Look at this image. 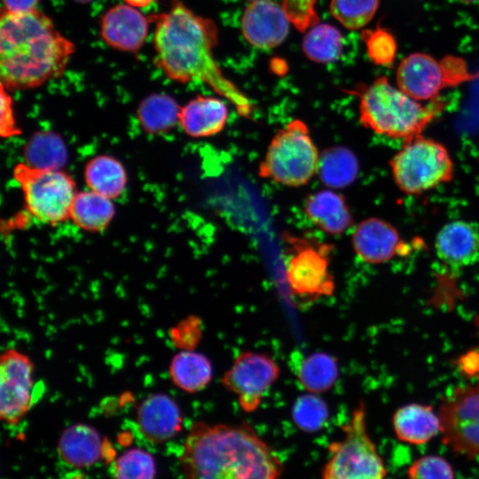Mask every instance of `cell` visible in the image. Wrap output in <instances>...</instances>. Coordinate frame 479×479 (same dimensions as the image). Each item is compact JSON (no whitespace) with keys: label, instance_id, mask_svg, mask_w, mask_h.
I'll use <instances>...</instances> for the list:
<instances>
[{"label":"cell","instance_id":"6da1fadb","mask_svg":"<svg viewBox=\"0 0 479 479\" xmlns=\"http://www.w3.org/2000/svg\"><path fill=\"white\" fill-rule=\"evenodd\" d=\"M153 64L169 79L200 82L228 100L239 115L252 119V101L221 70L214 57L218 27L214 20L195 13L181 0L151 18Z\"/></svg>","mask_w":479,"mask_h":479},{"label":"cell","instance_id":"7a4b0ae2","mask_svg":"<svg viewBox=\"0 0 479 479\" xmlns=\"http://www.w3.org/2000/svg\"><path fill=\"white\" fill-rule=\"evenodd\" d=\"M185 479H280L279 455L247 422H194L180 455Z\"/></svg>","mask_w":479,"mask_h":479},{"label":"cell","instance_id":"3957f363","mask_svg":"<svg viewBox=\"0 0 479 479\" xmlns=\"http://www.w3.org/2000/svg\"><path fill=\"white\" fill-rule=\"evenodd\" d=\"M75 51L43 12L1 11L0 77L8 90L35 89L60 77Z\"/></svg>","mask_w":479,"mask_h":479},{"label":"cell","instance_id":"277c9868","mask_svg":"<svg viewBox=\"0 0 479 479\" xmlns=\"http://www.w3.org/2000/svg\"><path fill=\"white\" fill-rule=\"evenodd\" d=\"M353 92L359 98V121L365 128L404 142L421 135L445 106L439 98L422 104L392 85L386 76Z\"/></svg>","mask_w":479,"mask_h":479},{"label":"cell","instance_id":"5b68a950","mask_svg":"<svg viewBox=\"0 0 479 479\" xmlns=\"http://www.w3.org/2000/svg\"><path fill=\"white\" fill-rule=\"evenodd\" d=\"M319 157L309 127L294 119L271 138L258 166V175L279 185L300 187L317 174Z\"/></svg>","mask_w":479,"mask_h":479},{"label":"cell","instance_id":"8992f818","mask_svg":"<svg viewBox=\"0 0 479 479\" xmlns=\"http://www.w3.org/2000/svg\"><path fill=\"white\" fill-rule=\"evenodd\" d=\"M343 437L328 446V459L321 479H384L383 460L366 428V409L363 401L342 426Z\"/></svg>","mask_w":479,"mask_h":479},{"label":"cell","instance_id":"52a82bcc","mask_svg":"<svg viewBox=\"0 0 479 479\" xmlns=\"http://www.w3.org/2000/svg\"><path fill=\"white\" fill-rule=\"evenodd\" d=\"M389 166L397 187L410 195L420 194L453 178V162L447 148L422 135L404 142Z\"/></svg>","mask_w":479,"mask_h":479},{"label":"cell","instance_id":"ba28073f","mask_svg":"<svg viewBox=\"0 0 479 479\" xmlns=\"http://www.w3.org/2000/svg\"><path fill=\"white\" fill-rule=\"evenodd\" d=\"M13 177L22 190L26 208L34 218L51 225L70 218L77 192L75 181L66 172L19 163L13 169Z\"/></svg>","mask_w":479,"mask_h":479},{"label":"cell","instance_id":"9c48e42d","mask_svg":"<svg viewBox=\"0 0 479 479\" xmlns=\"http://www.w3.org/2000/svg\"><path fill=\"white\" fill-rule=\"evenodd\" d=\"M476 76L461 58L448 56L437 60L427 53L413 52L400 61L396 81L397 87L412 98L428 102L438 98L443 90Z\"/></svg>","mask_w":479,"mask_h":479},{"label":"cell","instance_id":"30bf717a","mask_svg":"<svg viewBox=\"0 0 479 479\" xmlns=\"http://www.w3.org/2000/svg\"><path fill=\"white\" fill-rule=\"evenodd\" d=\"M292 255L286 265L285 276L291 294L306 302L332 296L334 277L330 271L332 246L314 243L289 236Z\"/></svg>","mask_w":479,"mask_h":479},{"label":"cell","instance_id":"8fae6325","mask_svg":"<svg viewBox=\"0 0 479 479\" xmlns=\"http://www.w3.org/2000/svg\"><path fill=\"white\" fill-rule=\"evenodd\" d=\"M443 443L467 458H479V382L455 389L438 412Z\"/></svg>","mask_w":479,"mask_h":479},{"label":"cell","instance_id":"7c38bea8","mask_svg":"<svg viewBox=\"0 0 479 479\" xmlns=\"http://www.w3.org/2000/svg\"><path fill=\"white\" fill-rule=\"evenodd\" d=\"M280 373L279 365L271 356L247 350L235 357L221 383L236 397L243 412L252 413L259 409Z\"/></svg>","mask_w":479,"mask_h":479},{"label":"cell","instance_id":"4fadbf2b","mask_svg":"<svg viewBox=\"0 0 479 479\" xmlns=\"http://www.w3.org/2000/svg\"><path fill=\"white\" fill-rule=\"evenodd\" d=\"M34 364L25 354L9 349L0 357V417L19 423L33 404Z\"/></svg>","mask_w":479,"mask_h":479},{"label":"cell","instance_id":"5bb4252c","mask_svg":"<svg viewBox=\"0 0 479 479\" xmlns=\"http://www.w3.org/2000/svg\"><path fill=\"white\" fill-rule=\"evenodd\" d=\"M152 20L125 3L109 7L100 17L99 35L114 50L137 53L144 46Z\"/></svg>","mask_w":479,"mask_h":479},{"label":"cell","instance_id":"9a60e30c","mask_svg":"<svg viewBox=\"0 0 479 479\" xmlns=\"http://www.w3.org/2000/svg\"><path fill=\"white\" fill-rule=\"evenodd\" d=\"M351 244L356 255L371 264L387 263L408 250L397 229L378 217L359 222L352 232Z\"/></svg>","mask_w":479,"mask_h":479},{"label":"cell","instance_id":"2e32d148","mask_svg":"<svg viewBox=\"0 0 479 479\" xmlns=\"http://www.w3.org/2000/svg\"><path fill=\"white\" fill-rule=\"evenodd\" d=\"M291 21L284 10L272 0H258L249 4L241 18L245 39L259 49H272L288 35Z\"/></svg>","mask_w":479,"mask_h":479},{"label":"cell","instance_id":"e0dca14e","mask_svg":"<svg viewBox=\"0 0 479 479\" xmlns=\"http://www.w3.org/2000/svg\"><path fill=\"white\" fill-rule=\"evenodd\" d=\"M437 257L448 267L459 270L479 261V225L464 220L444 225L435 240Z\"/></svg>","mask_w":479,"mask_h":479},{"label":"cell","instance_id":"ac0fdd59","mask_svg":"<svg viewBox=\"0 0 479 479\" xmlns=\"http://www.w3.org/2000/svg\"><path fill=\"white\" fill-rule=\"evenodd\" d=\"M137 422L141 434L148 441L162 444L181 431L183 417L174 399L158 393L141 402L137 411Z\"/></svg>","mask_w":479,"mask_h":479},{"label":"cell","instance_id":"d6986e66","mask_svg":"<svg viewBox=\"0 0 479 479\" xmlns=\"http://www.w3.org/2000/svg\"><path fill=\"white\" fill-rule=\"evenodd\" d=\"M229 108L225 101L211 96H197L181 107L179 125L189 137H209L225 128Z\"/></svg>","mask_w":479,"mask_h":479},{"label":"cell","instance_id":"ffe728a7","mask_svg":"<svg viewBox=\"0 0 479 479\" xmlns=\"http://www.w3.org/2000/svg\"><path fill=\"white\" fill-rule=\"evenodd\" d=\"M303 210L316 227L331 236L344 233L353 224V216L344 196L334 189L310 194Z\"/></svg>","mask_w":479,"mask_h":479},{"label":"cell","instance_id":"44dd1931","mask_svg":"<svg viewBox=\"0 0 479 479\" xmlns=\"http://www.w3.org/2000/svg\"><path fill=\"white\" fill-rule=\"evenodd\" d=\"M392 424L398 440L411 444H423L441 432L438 413L432 406L408 404L398 408L393 415Z\"/></svg>","mask_w":479,"mask_h":479},{"label":"cell","instance_id":"7402d4cb","mask_svg":"<svg viewBox=\"0 0 479 479\" xmlns=\"http://www.w3.org/2000/svg\"><path fill=\"white\" fill-rule=\"evenodd\" d=\"M60 458L76 468L94 465L100 458L102 441L98 433L90 426L75 424L67 428L58 442Z\"/></svg>","mask_w":479,"mask_h":479},{"label":"cell","instance_id":"603a6c76","mask_svg":"<svg viewBox=\"0 0 479 479\" xmlns=\"http://www.w3.org/2000/svg\"><path fill=\"white\" fill-rule=\"evenodd\" d=\"M172 382L181 390L194 394L205 389L213 378L209 358L193 349H184L176 354L169 365Z\"/></svg>","mask_w":479,"mask_h":479},{"label":"cell","instance_id":"cb8c5ba5","mask_svg":"<svg viewBox=\"0 0 479 479\" xmlns=\"http://www.w3.org/2000/svg\"><path fill=\"white\" fill-rule=\"evenodd\" d=\"M84 180L89 190L114 200L123 193L127 185V173L116 158L98 155L86 163Z\"/></svg>","mask_w":479,"mask_h":479},{"label":"cell","instance_id":"d4e9b609","mask_svg":"<svg viewBox=\"0 0 479 479\" xmlns=\"http://www.w3.org/2000/svg\"><path fill=\"white\" fill-rule=\"evenodd\" d=\"M115 213L111 199L91 190L76 193L70 209V218L79 228L92 232L104 231Z\"/></svg>","mask_w":479,"mask_h":479},{"label":"cell","instance_id":"484cf974","mask_svg":"<svg viewBox=\"0 0 479 479\" xmlns=\"http://www.w3.org/2000/svg\"><path fill=\"white\" fill-rule=\"evenodd\" d=\"M339 377L335 357L326 352H314L303 357L297 368L296 378L307 392L323 394L330 390Z\"/></svg>","mask_w":479,"mask_h":479},{"label":"cell","instance_id":"4316f807","mask_svg":"<svg viewBox=\"0 0 479 479\" xmlns=\"http://www.w3.org/2000/svg\"><path fill=\"white\" fill-rule=\"evenodd\" d=\"M358 171L359 164L355 153L349 148L334 146L320 154L317 174L330 189H341L351 185Z\"/></svg>","mask_w":479,"mask_h":479},{"label":"cell","instance_id":"83f0119b","mask_svg":"<svg viewBox=\"0 0 479 479\" xmlns=\"http://www.w3.org/2000/svg\"><path fill=\"white\" fill-rule=\"evenodd\" d=\"M181 107L169 95L153 93L144 98L137 110L142 129L147 133L166 132L179 122Z\"/></svg>","mask_w":479,"mask_h":479},{"label":"cell","instance_id":"f1b7e54d","mask_svg":"<svg viewBox=\"0 0 479 479\" xmlns=\"http://www.w3.org/2000/svg\"><path fill=\"white\" fill-rule=\"evenodd\" d=\"M305 56L318 64L336 61L342 51V33L334 26L318 23L310 27L302 39Z\"/></svg>","mask_w":479,"mask_h":479},{"label":"cell","instance_id":"f546056e","mask_svg":"<svg viewBox=\"0 0 479 479\" xmlns=\"http://www.w3.org/2000/svg\"><path fill=\"white\" fill-rule=\"evenodd\" d=\"M24 153L27 165L46 169H59L67 157L62 139L51 132L35 134L27 141Z\"/></svg>","mask_w":479,"mask_h":479},{"label":"cell","instance_id":"4dcf8cb0","mask_svg":"<svg viewBox=\"0 0 479 479\" xmlns=\"http://www.w3.org/2000/svg\"><path fill=\"white\" fill-rule=\"evenodd\" d=\"M329 414L326 402L319 395L309 392L298 397L291 409L294 425L309 434L321 430L326 424Z\"/></svg>","mask_w":479,"mask_h":479},{"label":"cell","instance_id":"1f68e13d","mask_svg":"<svg viewBox=\"0 0 479 479\" xmlns=\"http://www.w3.org/2000/svg\"><path fill=\"white\" fill-rule=\"evenodd\" d=\"M379 0H331L333 17L344 27L357 30L365 27L373 18Z\"/></svg>","mask_w":479,"mask_h":479},{"label":"cell","instance_id":"d6a6232c","mask_svg":"<svg viewBox=\"0 0 479 479\" xmlns=\"http://www.w3.org/2000/svg\"><path fill=\"white\" fill-rule=\"evenodd\" d=\"M112 472L114 479H154L156 465L151 453L132 448L114 460Z\"/></svg>","mask_w":479,"mask_h":479},{"label":"cell","instance_id":"836d02e7","mask_svg":"<svg viewBox=\"0 0 479 479\" xmlns=\"http://www.w3.org/2000/svg\"><path fill=\"white\" fill-rule=\"evenodd\" d=\"M362 40L370 60L381 67H390L395 62L397 44L394 35L386 28L364 29Z\"/></svg>","mask_w":479,"mask_h":479},{"label":"cell","instance_id":"e575fe53","mask_svg":"<svg viewBox=\"0 0 479 479\" xmlns=\"http://www.w3.org/2000/svg\"><path fill=\"white\" fill-rule=\"evenodd\" d=\"M408 479H454V472L443 457L427 455L412 464L408 470Z\"/></svg>","mask_w":479,"mask_h":479},{"label":"cell","instance_id":"d590c367","mask_svg":"<svg viewBox=\"0 0 479 479\" xmlns=\"http://www.w3.org/2000/svg\"><path fill=\"white\" fill-rule=\"evenodd\" d=\"M317 0H282V6L291 23L301 32L318 24Z\"/></svg>","mask_w":479,"mask_h":479},{"label":"cell","instance_id":"8d00e7d4","mask_svg":"<svg viewBox=\"0 0 479 479\" xmlns=\"http://www.w3.org/2000/svg\"><path fill=\"white\" fill-rule=\"evenodd\" d=\"M202 335L200 320L195 317L180 321L170 331L172 342L179 349H193Z\"/></svg>","mask_w":479,"mask_h":479},{"label":"cell","instance_id":"74e56055","mask_svg":"<svg viewBox=\"0 0 479 479\" xmlns=\"http://www.w3.org/2000/svg\"><path fill=\"white\" fill-rule=\"evenodd\" d=\"M9 91L1 83L0 135L6 138L18 136L20 133L15 119L13 99Z\"/></svg>","mask_w":479,"mask_h":479},{"label":"cell","instance_id":"f35d334b","mask_svg":"<svg viewBox=\"0 0 479 479\" xmlns=\"http://www.w3.org/2000/svg\"><path fill=\"white\" fill-rule=\"evenodd\" d=\"M457 365L463 375L479 380V347L461 355L457 360Z\"/></svg>","mask_w":479,"mask_h":479},{"label":"cell","instance_id":"ab89813d","mask_svg":"<svg viewBox=\"0 0 479 479\" xmlns=\"http://www.w3.org/2000/svg\"><path fill=\"white\" fill-rule=\"evenodd\" d=\"M40 0H2V11L23 12L37 9Z\"/></svg>","mask_w":479,"mask_h":479},{"label":"cell","instance_id":"60d3db41","mask_svg":"<svg viewBox=\"0 0 479 479\" xmlns=\"http://www.w3.org/2000/svg\"><path fill=\"white\" fill-rule=\"evenodd\" d=\"M122 1H123V3H125V4H127L130 5V6L140 9V8H145V7L151 5L152 4L156 2L157 0H122Z\"/></svg>","mask_w":479,"mask_h":479},{"label":"cell","instance_id":"b9f144b4","mask_svg":"<svg viewBox=\"0 0 479 479\" xmlns=\"http://www.w3.org/2000/svg\"><path fill=\"white\" fill-rule=\"evenodd\" d=\"M457 1H459V2H460L462 4H473V3L476 2L477 0H457Z\"/></svg>","mask_w":479,"mask_h":479},{"label":"cell","instance_id":"7bdbcfd3","mask_svg":"<svg viewBox=\"0 0 479 479\" xmlns=\"http://www.w3.org/2000/svg\"><path fill=\"white\" fill-rule=\"evenodd\" d=\"M75 2H78V3H82V4H87V3H90L91 1H94V0H74Z\"/></svg>","mask_w":479,"mask_h":479},{"label":"cell","instance_id":"ee69618b","mask_svg":"<svg viewBox=\"0 0 479 479\" xmlns=\"http://www.w3.org/2000/svg\"><path fill=\"white\" fill-rule=\"evenodd\" d=\"M246 1H248L249 3H252V2H255V1H258V0H246Z\"/></svg>","mask_w":479,"mask_h":479}]
</instances>
